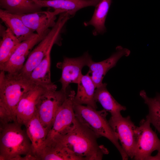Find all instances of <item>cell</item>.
Returning <instances> with one entry per match:
<instances>
[{"instance_id":"cell-1","label":"cell","mask_w":160,"mask_h":160,"mask_svg":"<svg viewBox=\"0 0 160 160\" xmlns=\"http://www.w3.org/2000/svg\"><path fill=\"white\" fill-rule=\"evenodd\" d=\"M97 138L91 130L76 118L69 131L56 137L51 143H55L66 147L81 160H101L109 152L104 145L98 144Z\"/></svg>"},{"instance_id":"cell-2","label":"cell","mask_w":160,"mask_h":160,"mask_svg":"<svg viewBox=\"0 0 160 160\" xmlns=\"http://www.w3.org/2000/svg\"><path fill=\"white\" fill-rule=\"evenodd\" d=\"M29 77L19 72L0 73V118L11 122L16 121V111L23 95L34 87Z\"/></svg>"},{"instance_id":"cell-3","label":"cell","mask_w":160,"mask_h":160,"mask_svg":"<svg viewBox=\"0 0 160 160\" xmlns=\"http://www.w3.org/2000/svg\"><path fill=\"white\" fill-rule=\"evenodd\" d=\"M17 122L0 124V160H37L26 130Z\"/></svg>"},{"instance_id":"cell-4","label":"cell","mask_w":160,"mask_h":160,"mask_svg":"<svg viewBox=\"0 0 160 160\" xmlns=\"http://www.w3.org/2000/svg\"><path fill=\"white\" fill-rule=\"evenodd\" d=\"M73 108L76 117L79 122L91 130L98 138L103 137L109 140L118 150L122 159H128L107 119L108 113L104 109L97 111L90 106L74 102Z\"/></svg>"},{"instance_id":"cell-5","label":"cell","mask_w":160,"mask_h":160,"mask_svg":"<svg viewBox=\"0 0 160 160\" xmlns=\"http://www.w3.org/2000/svg\"><path fill=\"white\" fill-rule=\"evenodd\" d=\"M71 17L67 12L60 14L55 25L30 52L19 73L24 76L29 77L33 70L44 57L51 45L56 43L65 23Z\"/></svg>"},{"instance_id":"cell-6","label":"cell","mask_w":160,"mask_h":160,"mask_svg":"<svg viewBox=\"0 0 160 160\" xmlns=\"http://www.w3.org/2000/svg\"><path fill=\"white\" fill-rule=\"evenodd\" d=\"M146 118L142 120L136 127V144L133 159L136 160H153L152 153L160 151V139L150 126Z\"/></svg>"},{"instance_id":"cell-7","label":"cell","mask_w":160,"mask_h":160,"mask_svg":"<svg viewBox=\"0 0 160 160\" xmlns=\"http://www.w3.org/2000/svg\"><path fill=\"white\" fill-rule=\"evenodd\" d=\"M70 90L64 91L62 89L59 91L46 90L39 97L36 106V111L41 123L48 133L52 126L58 108Z\"/></svg>"},{"instance_id":"cell-8","label":"cell","mask_w":160,"mask_h":160,"mask_svg":"<svg viewBox=\"0 0 160 160\" xmlns=\"http://www.w3.org/2000/svg\"><path fill=\"white\" fill-rule=\"evenodd\" d=\"M75 95L74 90H71L58 108L52 126L48 133L45 146L51 143L56 137L67 133L74 126L76 119L73 108Z\"/></svg>"},{"instance_id":"cell-9","label":"cell","mask_w":160,"mask_h":160,"mask_svg":"<svg viewBox=\"0 0 160 160\" xmlns=\"http://www.w3.org/2000/svg\"><path fill=\"white\" fill-rule=\"evenodd\" d=\"M108 121L122 147L129 158L133 159L137 126L129 116L126 117H123L121 115L111 116Z\"/></svg>"},{"instance_id":"cell-10","label":"cell","mask_w":160,"mask_h":160,"mask_svg":"<svg viewBox=\"0 0 160 160\" xmlns=\"http://www.w3.org/2000/svg\"><path fill=\"white\" fill-rule=\"evenodd\" d=\"M88 52L82 56L75 58L65 57L62 62L57 64L58 68L62 70L61 77L59 80L62 90L66 91L71 83L78 84L83 74L81 70L85 66H88L92 60Z\"/></svg>"},{"instance_id":"cell-11","label":"cell","mask_w":160,"mask_h":160,"mask_svg":"<svg viewBox=\"0 0 160 160\" xmlns=\"http://www.w3.org/2000/svg\"><path fill=\"white\" fill-rule=\"evenodd\" d=\"M48 33L41 35L36 33L30 38L21 42L10 58L5 63L0 64V71L9 73L19 72L22 68L31 50Z\"/></svg>"},{"instance_id":"cell-12","label":"cell","mask_w":160,"mask_h":160,"mask_svg":"<svg viewBox=\"0 0 160 160\" xmlns=\"http://www.w3.org/2000/svg\"><path fill=\"white\" fill-rule=\"evenodd\" d=\"M63 12L58 9L53 11L42 10L17 15L29 29L39 35L48 33L55 24L56 16Z\"/></svg>"},{"instance_id":"cell-13","label":"cell","mask_w":160,"mask_h":160,"mask_svg":"<svg viewBox=\"0 0 160 160\" xmlns=\"http://www.w3.org/2000/svg\"><path fill=\"white\" fill-rule=\"evenodd\" d=\"M45 91L41 86H36L23 95L16 109L17 123L22 126L25 125L32 117L36 111V106L38 99Z\"/></svg>"},{"instance_id":"cell-14","label":"cell","mask_w":160,"mask_h":160,"mask_svg":"<svg viewBox=\"0 0 160 160\" xmlns=\"http://www.w3.org/2000/svg\"><path fill=\"white\" fill-rule=\"evenodd\" d=\"M130 53L128 49L118 46L116 48V52L108 58L98 62L92 61L87 66L96 88L103 84V79L108 71L115 66L121 57L128 56Z\"/></svg>"},{"instance_id":"cell-15","label":"cell","mask_w":160,"mask_h":160,"mask_svg":"<svg viewBox=\"0 0 160 160\" xmlns=\"http://www.w3.org/2000/svg\"><path fill=\"white\" fill-rule=\"evenodd\" d=\"M25 126L31 143L33 154L39 160L45 147L48 131L41 123L37 111Z\"/></svg>"},{"instance_id":"cell-16","label":"cell","mask_w":160,"mask_h":160,"mask_svg":"<svg viewBox=\"0 0 160 160\" xmlns=\"http://www.w3.org/2000/svg\"><path fill=\"white\" fill-rule=\"evenodd\" d=\"M54 44L51 45L44 57L29 76L36 85L40 86L46 90H56L57 87L52 82L51 78L50 52Z\"/></svg>"},{"instance_id":"cell-17","label":"cell","mask_w":160,"mask_h":160,"mask_svg":"<svg viewBox=\"0 0 160 160\" xmlns=\"http://www.w3.org/2000/svg\"><path fill=\"white\" fill-rule=\"evenodd\" d=\"M41 7H50L73 17L78 10L90 6L95 7L100 0H31Z\"/></svg>"},{"instance_id":"cell-18","label":"cell","mask_w":160,"mask_h":160,"mask_svg":"<svg viewBox=\"0 0 160 160\" xmlns=\"http://www.w3.org/2000/svg\"><path fill=\"white\" fill-rule=\"evenodd\" d=\"M89 74L88 72L86 74L83 75L77 84V92L74 102L97 109V106L94 97L96 87Z\"/></svg>"},{"instance_id":"cell-19","label":"cell","mask_w":160,"mask_h":160,"mask_svg":"<svg viewBox=\"0 0 160 160\" xmlns=\"http://www.w3.org/2000/svg\"><path fill=\"white\" fill-rule=\"evenodd\" d=\"M0 18L21 42L36 34L28 28L17 15L1 8Z\"/></svg>"},{"instance_id":"cell-20","label":"cell","mask_w":160,"mask_h":160,"mask_svg":"<svg viewBox=\"0 0 160 160\" xmlns=\"http://www.w3.org/2000/svg\"><path fill=\"white\" fill-rule=\"evenodd\" d=\"M107 85L106 83H104L96 88L95 100L101 105L104 109L110 113L111 116L121 115V112L126 110V108L119 104L112 96L108 90Z\"/></svg>"},{"instance_id":"cell-21","label":"cell","mask_w":160,"mask_h":160,"mask_svg":"<svg viewBox=\"0 0 160 160\" xmlns=\"http://www.w3.org/2000/svg\"><path fill=\"white\" fill-rule=\"evenodd\" d=\"M112 0H100L95 7L91 19L84 23V26L92 25L94 28L93 32L94 35L103 34L106 31L105 23Z\"/></svg>"},{"instance_id":"cell-22","label":"cell","mask_w":160,"mask_h":160,"mask_svg":"<svg viewBox=\"0 0 160 160\" xmlns=\"http://www.w3.org/2000/svg\"><path fill=\"white\" fill-rule=\"evenodd\" d=\"M1 9L15 15L34 12L42 7L31 0H0Z\"/></svg>"},{"instance_id":"cell-23","label":"cell","mask_w":160,"mask_h":160,"mask_svg":"<svg viewBox=\"0 0 160 160\" xmlns=\"http://www.w3.org/2000/svg\"><path fill=\"white\" fill-rule=\"evenodd\" d=\"M81 160L66 147L55 143L46 146L39 160Z\"/></svg>"},{"instance_id":"cell-24","label":"cell","mask_w":160,"mask_h":160,"mask_svg":"<svg viewBox=\"0 0 160 160\" xmlns=\"http://www.w3.org/2000/svg\"><path fill=\"white\" fill-rule=\"evenodd\" d=\"M2 34L0 43V64L10 58L21 42L8 28Z\"/></svg>"},{"instance_id":"cell-25","label":"cell","mask_w":160,"mask_h":160,"mask_svg":"<svg viewBox=\"0 0 160 160\" xmlns=\"http://www.w3.org/2000/svg\"><path fill=\"white\" fill-rule=\"evenodd\" d=\"M140 95L148 108L146 118L160 133V104L154 98L149 97L144 90L140 92Z\"/></svg>"},{"instance_id":"cell-26","label":"cell","mask_w":160,"mask_h":160,"mask_svg":"<svg viewBox=\"0 0 160 160\" xmlns=\"http://www.w3.org/2000/svg\"><path fill=\"white\" fill-rule=\"evenodd\" d=\"M154 160H160V151L157 153L156 155L153 156Z\"/></svg>"},{"instance_id":"cell-27","label":"cell","mask_w":160,"mask_h":160,"mask_svg":"<svg viewBox=\"0 0 160 160\" xmlns=\"http://www.w3.org/2000/svg\"><path fill=\"white\" fill-rule=\"evenodd\" d=\"M154 98L160 104V93H157Z\"/></svg>"}]
</instances>
